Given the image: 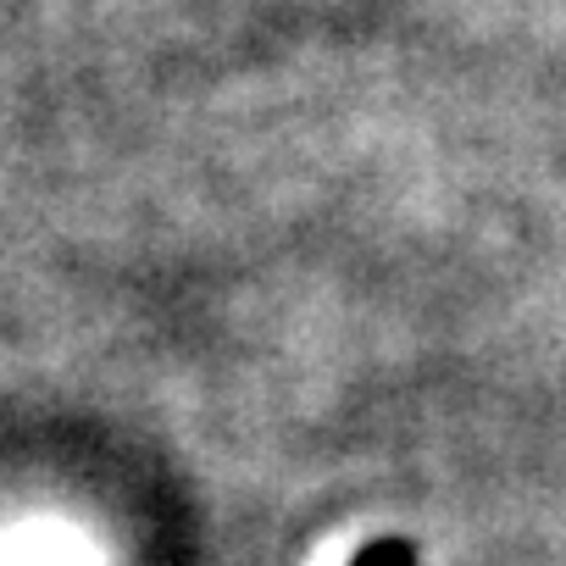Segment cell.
Wrapping results in <instances>:
<instances>
[{"label": "cell", "mask_w": 566, "mask_h": 566, "mask_svg": "<svg viewBox=\"0 0 566 566\" xmlns=\"http://www.w3.org/2000/svg\"><path fill=\"white\" fill-rule=\"evenodd\" d=\"M350 566H417V560H411V549H406V544H367Z\"/></svg>", "instance_id": "6da1fadb"}]
</instances>
